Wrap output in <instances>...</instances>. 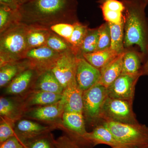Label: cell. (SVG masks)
<instances>
[{
	"label": "cell",
	"mask_w": 148,
	"mask_h": 148,
	"mask_svg": "<svg viewBox=\"0 0 148 148\" xmlns=\"http://www.w3.org/2000/svg\"><path fill=\"white\" fill-rule=\"evenodd\" d=\"M19 23L17 10L0 4V34L12 26Z\"/></svg>",
	"instance_id": "27"
},
{
	"label": "cell",
	"mask_w": 148,
	"mask_h": 148,
	"mask_svg": "<svg viewBox=\"0 0 148 148\" xmlns=\"http://www.w3.org/2000/svg\"><path fill=\"white\" fill-rule=\"evenodd\" d=\"M108 23L111 36L110 48L118 54L124 52V22L121 24Z\"/></svg>",
	"instance_id": "26"
},
{
	"label": "cell",
	"mask_w": 148,
	"mask_h": 148,
	"mask_svg": "<svg viewBox=\"0 0 148 148\" xmlns=\"http://www.w3.org/2000/svg\"><path fill=\"white\" fill-rule=\"evenodd\" d=\"M31 68L26 58L14 61L0 68V87H5L18 75Z\"/></svg>",
	"instance_id": "21"
},
{
	"label": "cell",
	"mask_w": 148,
	"mask_h": 148,
	"mask_svg": "<svg viewBox=\"0 0 148 148\" xmlns=\"http://www.w3.org/2000/svg\"><path fill=\"white\" fill-rule=\"evenodd\" d=\"M147 57L142 52L130 48L125 49L123 57L121 74L139 75Z\"/></svg>",
	"instance_id": "19"
},
{
	"label": "cell",
	"mask_w": 148,
	"mask_h": 148,
	"mask_svg": "<svg viewBox=\"0 0 148 148\" xmlns=\"http://www.w3.org/2000/svg\"><path fill=\"white\" fill-rule=\"evenodd\" d=\"M46 46L60 53L70 51L75 52L71 45L66 40L52 32L48 38Z\"/></svg>",
	"instance_id": "31"
},
{
	"label": "cell",
	"mask_w": 148,
	"mask_h": 148,
	"mask_svg": "<svg viewBox=\"0 0 148 148\" xmlns=\"http://www.w3.org/2000/svg\"><path fill=\"white\" fill-rule=\"evenodd\" d=\"M101 124L108 128L116 140L126 147L148 146V126L145 125L111 121L103 122Z\"/></svg>",
	"instance_id": "4"
},
{
	"label": "cell",
	"mask_w": 148,
	"mask_h": 148,
	"mask_svg": "<svg viewBox=\"0 0 148 148\" xmlns=\"http://www.w3.org/2000/svg\"><path fill=\"white\" fill-rule=\"evenodd\" d=\"M54 143L56 148H82L65 134L55 139Z\"/></svg>",
	"instance_id": "35"
},
{
	"label": "cell",
	"mask_w": 148,
	"mask_h": 148,
	"mask_svg": "<svg viewBox=\"0 0 148 148\" xmlns=\"http://www.w3.org/2000/svg\"><path fill=\"white\" fill-rule=\"evenodd\" d=\"M101 77V70L92 66L82 56H78L75 79L77 84L83 91L98 83Z\"/></svg>",
	"instance_id": "12"
},
{
	"label": "cell",
	"mask_w": 148,
	"mask_h": 148,
	"mask_svg": "<svg viewBox=\"0 0 148 148\" xmlns=\"http://www.w3.org/2000/svg\"><path fill=\"white\" fill-rule=\"evenodd\" d=\"M78 56L74 51L61 53L51 71L64 88L76 80Z\"/></svg>",
	"instance_id": "8"
},
{
	"label": "cell",
	"mask_w": 148,
	"mask_h": 148,
	"mask_svg": "<svg viewBox=\"0 0 148 148\" xmlns=\"http://www.w3.org/2000/svg\"><path fill=\"white\" fill-rule=\"evenodd\" d=\"M55 140L53 134L50 132L25 140L21 143L25 148H56Z\"/></svg>",
	"instance_id": "29"
},
{
	"label": "cell",
	"mask_w": 148,
	"mask_h": 148,
	"mask_svg": "<svg viewBox=\"0 0 148 148\" xmlns=\"http://www.w3.org/2000/svg\"><path fill=\"white\" fill-rule=\"evenodd\" d=\"M32 89L62 94L64 88L51 71L48 70L40 74Z\"/></svg>",
	"instance_id": "23"
},
{
	"label": "cell",
	"mask_w": 148,
	"mask_h": 148,
	"mask_svg": "<svg viewBox=\"0 0 148 148\" xmlns=\"http://www.w3.org/2000/svg\"><path fill=\"white\" fill-rule=\"evenodd\" d=\"M24 112L19 96H1L0 116L5 117L16 121L23 118Z\"/></svg>",
	"instance_id": "20"
},
{
	"label": "cell",
	"mask_w": 148,
	"mask_h": 148,
	"mask_svg": "<svg viewBox=\"0 0 148 148\" xmlns=\"http://www.w3.org/2000/svg\"><path fill=\"white\" fill-rule=\"evenodd\" d=\"M148 76V55L142 67L141 76Z\"/></svg>",
	"instance_id": "38"
},
{
	"label": "cell",
	"mask_w": 148,
	"mask_h": 148,
	"mask_svg": "<svg viewBox=\"0 0 148 148\" xmlns=\"http://www.w3.org/2000/svg\"><path fill=\"white\" fill-rule=\"evenodd\" d=\"M98 29L99 37L96 51L110 49L111 45V36L108 23L106 22L102 24L98 27Z\"/></svg>",
	"instance_id": "33"
},
{
	"label": "cell",
	"mask_w": 148,
	"mask_h": 148,
	"mask_svg": "<svg viewBox=\"0 0 148 148\" xmlns=\"http://www.w3.org/2000/svg\"><path fill=\"white\" fill-rule=\"evenodd\" d=\"M124 4V46L136 45L146 57L148 55V18L147 4L143 0H121Z\"/></svg>",
	"instance_id": "2"
},
{
	"label": "cell",
	"mask_w": 148,
	"mask_h": 148,
	"mask_svg": "<svg viewBox=\"0 0 148 148\" xmlns=\"http://www.w3.org/2000/svg\"><path fill=\"white\" fill-rule=\"evenodd\" d=\"M83 92L77 84L76 80L64 88L61 100L64 104V112L83 114Z\"/></svg>",
	"instance_id": "17"
},
{
	"label": "cell",
	"mask_w": 148,
	"mask_h": 148,
	"mask_svg": "<svg viewBox=\"0 0 148 148\" xmlns=\"http://www.w3.org/2000/svg\"><path fill=\"white\" fill-rule=\"evenodd\" d=\"M29 27L27 36L28 49L46 46L51 32L50 29L42 27Z\"/></svg>",
	"instance_id": "24"
},
{
	"label": "cell",
	"mask_w": 148,
	"mask_h": 148,
	"mask_svg": "<svg viewBox=\"0 0 148 148\" xmlns=\"http://www.w3.org/2000/svg\"><path fill=\"white\" fill-rule=\"evenodd\" d=\"M61 54L45 46L29 49L24 58L29 61L31 68L40 74L51 70Z\"/></svg>",
	"instance_id": "10"
},
{
	"label": "cell",
	"mask_w": 148,
	"mask_h": 148,
	"mask_svg": "<svg viewBox=\"0 0 148 148\" xmlns=\"http://www.w3.org/2000/svg\"><path fill=\"white\" fill-rule=\"evenodd\" d=\"M56 126L57 129L63 130L82 148H91L85 139L88 132L82 113L65 111L61 121L56 124Z\"/></svg>",
	"instance_id": "7"
},
{
	"label": "cell",
	"mask_w": 148,
	"mask_h": 148,
	"mask_svg": "<svg viewBox=\"0 0 148 148\" xmlns=\"http://www.w3.org/2000/svg\"><path fill=\"white\" fill-rule=\"evenodd\" d=\"M77 0H30L19 5V21L30 26L49 29L59 23L78 21Z\"/></svg>",
	"instance_id": "1"
},
{
	"label": "cell",
	"mask_w": 148,
	"mask_h": 148,
	"mask_svg": "<svg viewBox=\"0 0 148 148\" xmlns=\"http://www.w3.org/2000/svg\"><path fill=\"white\" fill-rule=\"evenodd\" d=\"M98 37V27L95 29H88L87 34L80 47L78 56H82L85 53H91L96 51Z\"/></svg>",
	"instance_id": "28"
},
{
	"label": "cell",
	"mask_w": 148,
	"mask_h": 148,
	"mask_svg": "<svg viewBox=\"0 0 148 148\" xmlns=\"http://www.w3.org/2000/svg\"><path fill=\"white\" fill-rule=\"evenodd\" d=\"M128 148H148V146H145V147H132Z\"/></svg>",
	"instance_id": "40"
},
{
	"label": "cell",
	"mask_w": 148,
	"mask_h": 148,
	"mask_svg": "<svg viewBox=\"0 0 148 148\" xmlns=\"http://www.w3.org/2000/svg\"><path fill=\"white\" fill-rule=\"evenodd\" d=\"M40 74L36 70L29 68L22 72L5 87V94L21 96L32 90Z\"/></svg>",
	"instance_id": "14"
},
{
	"label": "cell",
	"mask_w": 148,
	"mask_h": 148,
	"mask_svg": "<svg viewBox=\"0 0 148 148\" xmlns=\"http://www.w3.org/2000/svg\"><path fill=\"white\" fill-rule=\"evenodd\" d=\"M123 53L118 55L100 70L101 77L99 84L108 88L121 75Z\"/></svg>",
	"instance_id": "22"
},
{
	"label": "cell",
	"mask_w": 148,
	"mask_h": 148,
	"mask_svg": "<svg viewBox=\"0 0 148 148\" xmlns=\"http://www.w3.org/2000/svg\"><path fill=\"white\" fill-rule=\"evenodd\" d=\"M49 29L51 32L63 38L69 43L73 32L74 23H59L51 26Z\"/></svg>",
	"instance_id": "34"
},
{
	"label": "cell",
	"mask_w": 148,
	"mask_h": 148,
	"mask_svg": "<svg viewBox=\"0 0 148 148\" xmlns=\"http://www.w3.org/2000/svg\"></svg>",
	"instance_id": "42"
},
{
	"label": "cell",
	"mask_w": 148,
	"mask_h": 148,
	"mask_svg": "<svg viewBox=\"0 0 148 148\" xmlns=\"http://www.w3.org/2000/svg\"><path fill=\"white\" fill-rule=\"evenodd\" d=\"M64 112V104L61 100L53 104L28 109L23 118L56 126L61 121Z\"/></svg>",
	"instance_id": "9"
},
{
	"label": "cell",
	"mask_w": 148,
	"mask_h": 148,
	"mask_svg": "<svg viewBox=\"0 0 148 148\" xmlns=\"http://www.w3.org/2000/svg\"><path fill=\"white\" fill-rule=\"evenodd\" d=\"M56 129L57 127L55 125H47L22 118L15 123L14 130L15 136L22 143L25 140L51 132Z\"/></svg>",
	"instance_id": "13"
},
{
	"label": "cell",
	"mask_w": 148,
	"mask_h": 148,
	"mask_svg": "<svg viewBox=\"0 0 148 148\" xmlns=\"http://www.w3.org/2000/svg\"><path fill=\"white\" fill-rule=\"evenodd\" d=\"M143 1L147 5H148V0H143Z\"/></svg>",
	"instance_id": "41"
},
{
	"label": "cell",
	"mask_w": 148,
	"mask_h": 148,
	"mask_svg": "<svg viewBox=\"0 0 148 148\" xmlns=\"http://www.w3.org/2000/svg\"><path fill=\"white\" fill-rule=\"evenodd\" d=\"M29 28L19 22L0 34V68L24 59L29 50L27 36Z\"/></svg>",
	"instance_id": "3"
},
{
	"label": "cell",
	"mask_w": 148,
	"mask_h": 148,
	"mask_svg": "<svg viewBox=\"0 0 148 148\" xmlns=\"http://www.w3.org/2000/svg\"><path fill=\"white\" fill-rule=\"evenodd\" d=\"M0 144L9 138L15 136V123L16 121L8 118L0 116Z\"/></svg>",
	"instance_id": "32"
},
{
	"label": "cell",
	"mask_w": 148,
	"mask_h": 148,
	"mask_svg": "<svg viewBox=\"0 0 148 148\" xmlns=\"http://www.w3.org/2000/svg\"><path fill=\"white\" fill-rule=\"evenodd\" d=\"M108 96L107 88L99 83L84 91L83 114L86 123L93 127L101 124V112Z\"/></svg>",
	"instance_id": "5"
},
{
	"label": "cell",
	"mask_w": 148,
	"mask_h": 148,
	"mask_svg": "<svg viewBox=\"0 0 148 148\" xmlns=\"http://www.w3.org/2000/svg\"><path fill=\"white\" fill-rule=\"evenodd\" d=\"M19 97L25 112L31 108L57 103L61 100L62 94L32 89Z\"/></svg>",
	"instance_id": "15"
},
{
	"label": "cell",
	"mask_w": 148,
	"mask_h": 148,
	"mask_svg": "<svg viewBox=\"0 0 148 148\" xmlns=\"http://www.w3.org/2000/svg\"><path fill=\"white\" fill-rule=\"evenodd\" d=\"M140 77L139 75L121 74L107 88L108 96L133 102L135 86Z\"/></svg>",
	"instance_id": "11"
},
{
	"label": "cell",
	"mask_w": 148,
	"mask_h": 148,
	"mask_svg": "<svg viewBox=\"0 0 148 148\" xmlns=\"http://www.w3.org/2000/svg\"><path fill=\"white\" fill-rule=\"evenodd\" d=\"M0 4L8 6L14 10H17L19 6L17 0H0Z\"/></svg>",
	"instance_id": "37"
},
{
	"label": "cell",
	"mask_w": 148,
	"mask_h": 148,
	"mask_svg": "<svg viewBox=\"0 0 148 148\" xmlns=\"http://www.w3.org/2000/svg\"><path fill=\"white\" fill-rule=\"evenodd\" d=\"M29 1H30V0H17L19 5L25 3Z\"/></svg>",
	"instance_id": "39"
},
{
	"label": "cell",
	"mask_w": 148,
	"mask_h": 148,
	"mask_svg": "<svg viewBox=\"0 0 148 148\" xmlns=\"http://www.w3.org/2000/svg\"><path fill=\"white\" fill-rule=\"evenodd\" d=\"M0 148H25L18 138L14 136L0 144Z\"/></svg>",
	"instance_id": "36"
},
{
	"label": "cell",
	"mask_w": 148,
	"mask_h": 148,
	"mask_svg": "<svg viewBox=\"0 0 148 148\" xmlns=\"http://www.w3.org/2000/svg\"><path fill=\"white\" fill-rule=\"evenodd\" d=\"M85 139L91 148L101 144L113 148H128L120 143L110 130L103 124L96 125L91 132H87Z\"/></svg>",
	"instance_id": "16"
},
{
	"label": "cell",
	"mask_w": 148,
	"mask_h": 148,
	"mask_svg": "<svg viewBox=\"0 0 148 148\" xmlns=\"http://www.w3.org/2000/svg\"><path fill=\"white\" fill-rule=\"evenodd\" d=\"M106 22L121 24L123 21L125 6L121 0H98Z\"/></svg>",
	"instance_id": "18"
},
{
	"label": "cell",
	"mask_w": 148,
	"mask_h": 148,
	"mask_svg": "<svg viewBox=\"0 0 148 148\" xmlns=\"http://www.w3.org/2000/svg\"><path fill=\"white\" fill-rule=\"evenodd\" d=\"M132 105L133 102L132 101L110 98L108 96L101 112V123L104 121L128 124L139 123L133 111Z\"/></svg>",
	"instance_id": "6"
},
{
	"label": "cell",
	"mask_w": 148,
	"mask_h": 148,
	"mask_svg": "<svg viewBox=\"0 0 148 148\" xmlns=\"http://www.w3.org/2000/svg\"><path fill=\"white\" fill-rule=\"evenodd\" d=\"M73 32L69 43L71 45L76 54L78 56L80 47L89 28L87 25L77 21L74 23Z\"/></svg>",
	"instance_id": "30"
},
{
	"label": "cell",
	"mask_w": 148,
	"mask_h": 148,
	"mask_svg": "<svg viewBox=\"0 0 148 148\" xmlns=\"http://www.w3.org/2000/svg\"><path fill=\"white\" fill-rule=\"evenodd\" d=\"M118 55L119 54L110 48L92 53H85L82 56L92 66L101 70Z\"/></svg>",
	"instance_id": "25"
}]
</instances>
